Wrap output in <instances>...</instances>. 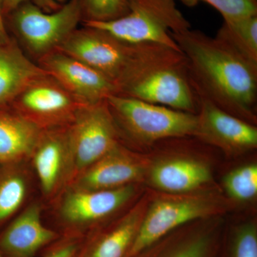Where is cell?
Wrapping results in <instances>:
<instances>
[{
	"mask_svg": "<svg viewBox=\"0 0 257 257\" xmlns=\"http://www.w3.org/2000/svg\"><path fill=\"white\" fill-rule=\"evenodd\" d=\"M170 35L185 56L189 78L199 97L256 124L257 64L200 30L189 28Z\"/></svg>",
	"mask_w": 257,
	"mask_h": 257,
	"instance_id": "1",
	"label": "cell"
},
{
	"mask_svg": "<svg viewBox=\"0 0 257 257\" xmlns=\"http://www.w3.org/2000/svg\"><path fill=\"white\" fill-rule=\"evenodd\" d=\"M115 94L197 114L199 97L181 51L156 44L135 45Z\"/></svg>",
	"mask_w": 257,
	"mask_h": 257,
	"instance_id": "2",
	"label": "cell"
},
{
	"mask_svg": "<svg viewBox=\"0 0 257 257\" xmlns=\"http://www.w3.org/2000/svg\"><path fill=\"white\" fill-rule=\"evenodd\" d=\"M106 101L120 138L124 136L139 146L197 133V114L117 94Z\"/></svg>",
	"mask_w": 257,
	"mask_h": 257,
	"instance_id": "3",
	"label": "cell"
},
{
	"mask_svg": "<svg viewBox=\"0 0 257 257\" xmlns=\"http://www.w3.org/2000/svg\"><path fill=\"white\" fill-rule=\"evenodd\" d=\"M128 45L156 44L179 50L170 32L191 28L175 0H130L127 14L112 21L82 22Z\"/></svg>",
	"mask_w": 257,
	"mask_h": 257,
	"instance_id": "4",
	"label": "cell"
},
{
	"mask_svg": "<svg viewBox=\"0 0 257 257\" xmlns=\"http://www.w3.org/2000/svg\"><path fill=\"white\" fill-rule=\"evenodd\" d=\"M6 17L24 47L38 60L57 50L78 28L83 20L82 0H69L52 13L28 1Z\"/></svg>",
	"mask_w": 257,
	"mask_h": 257,
	"instance_id": "5",
	"label": "cell"
},
{
	"mask_svg": "<svg viewBox=\"0 0 257 257\" xmlns=\"http://www.w3.org/2000/svg\"><path fill=\"white\" fill-rule=\"evenodd\" d=\"M70 161L78 173L119 144V135L106 101L87 104L67 126Z\"/></svg>",
	"mask_w": 257,
	"mask_h": 257,
	"instance_id": "6",
	"label": "cell"
},
{
	"mask_svg": "<svg viewBox=\"0 0 257 257\" xmlns=\"http://www.w3.org/2000/svg\"><path fill=\"white\" fill-rule=\"evenodd\" d=\"M87 104L47 74L29 83L9 106L43 131L68 126Z\"/></svg>",
	"mask_w": 257,
	"mask_h": 257,
	"instance_id": "7",
	"label": "cell"
},
{
	"mask_svg": "<svg viewBox=\"0 0 257 257\" xmlns=\"http://www.w3.org/2000/svg\"><path fill=\"white\" fill-rule=\"evenodd\" d=\"M218 206L203 196L167 198L152 204L143 216L125 257H134L186 223L215 214Z\"/></svg>",
	"mask_w": 257,
	"mask_h": 257,
	"instance_id": "8",
	"label": "cell"
},
{
	"mask_svg": "<svg viewBox=\"0 0 257 257\" xmlns=\"http://www.w3.org/2000/svg\"><path fill=\"white\" fill-rule=\"evenodd\" d=\"M134 47L99 29L83 25L72 32L56 50L95 69L116 87L128 67Z\"/></svg>",
	"mask_w": 257,
	"mask_h": 257,
	"instance_id": "9",
	"label": "cell"
},
{
	"mask_svg": "<svg viewBox=\"0 0 257 257\" xmlns=\"http://www.w3.org/2000/svg\"><path fill=\"white\" fill-rule=\"evenodd\" d=\"M37 64L86 104L105 101L116 92L114 83L103 74L60 51L43 56Z\"/></svg>",
	"mask_w": 257,
	"mask_h": 257,
	"instance_id": "10",
	"label": "cell"
},
{
	"mask_svg": "<svg viewBox=\"0 0 257 257\" xmlns=\"http://www.w3.org/2000/svg\"><path fill=\"white\" fill-rule=\"evenodd\" d=\"M199 124L194 138L230 152H243L257 147L256 124L226 112L199 97Z\"/></svg>",
	"mask_w": 257,
	"mask_h": 257,
	"instance_id": "11",
	"label": "cell"
},
{
	"mask_svg": "<svg viewBox=\"0 0 257 257\" xmlns=\"http://www.w3.org/2000/svg\"><path fill=\"white\" fill-rule=\"evenodd\" d=\"M133 193V187L130 185L102 190H86L74 187L64 197L61 214L69 223L88 224L117 210L132 197Z\"/></svg>",
	"mask_w": 257,
	"mask_h": 257,
	"instance_id": "12",
	"label": "cell"
},
{
	"mask_svg": "<svg viewBox=\"0 0 257 257\" xmlns=\"http://www.w3.org/2000/svg\"><path fill=\"white\" fill-rule=\"evenodd\" d=\"M124 147H115L77 177L75 188L102 190L128 185L143 174V166Z\"/></svg>",
	"mask_w": 257,
	"mask_h": 257,
	"instance_id": "13",
	"label": "cell"
},
{
	"mask_svg": "<svg viewBox=\"0 0 257 257\" xmlns=\"http://www.w3.org/2000/svg\"><path fill=\"white\" fill-rule=\"evenodd\" d=\"M57 236L42 223L39 205L32 204L0 236V251L9 257H32Z\"/></svg>",
	"mask_w": 257,
	"mask_h": 257,
	"instance_id": "14",
	"label": "cell"
},
{
	"mask_svg": "<svg viewBox=\"0 0 257 257\" xmlns=\"http://www.w3.org/2000/svg\"><path fill=\"white\" fill-rule=\"evenodd\" d=\"M31 156L42 190H55L63 175L66 162L70 160L67 126L43 130Z\"/></svg>",
	"mask_w": 257,
	"mask_h": 257,
	"instance_id": "15",
	"label": "cell"
},
{
	"mask_svg": "<svg viewBox=\"0 0 257 257\" xmlns=\"http://www.w3.org/2000/svg\"><path fill=\"white\" fill-rule=\"evenodd\" d=\"M45 74L14 40L0 42V108L9 106L29 83Z\"/></svg>",
	"mask_w": 257,
	"mask_h": 257,
	"instance_id": "16",
	"label": "cell"
},
{
	"mask_svg": "<svg viewBox=\"0 0 257 257\" xmlns=\"http://www.w3.org/2000/svg\"><path fill=\"white\" fill-rule=\"evenodd\" d=\"M6 107L0 108V164L31 156L42 133L14 109Z\"/></svg>",
	"mask_w": 257,
	"mask_h": 257,
	"instance_id": "17",
	"label": "cell"
},
{
	"mask_svg": "<svg viewBox=\"0 0 257 257\" xmlns=\"http://www.w3.org/2000/svg\"><path fill=\"white\" fill-rule=\"evenodd\" d=\"M219 248L214 229H196L164 236L134 257H217Z\"/></svg>",
	"mask_w": 257,
	"mask_h": 257,
	"instance_id": "18",
	"label": "cell"
},
{
	"mask_svg": "<svg viewBox=\"0 0 257 257\" xmlns=\"http://www.w3.org/2000/svg\"><path fill=\"white\" fill-rule=\"evenodd\" d=\"M161 162L152 169L154 185L167 192H190L207 183L211 179L207 166L187 158H173Z\"/></svg>",
	"mask_w": 257,
	"mask_h": 257,
	"instance_id": "19",
	"label": "cell"
},
{
	"mask_svg": "<svg viewBox=\"0 0 257 257\" xmlns=\"http://www.w3.org/2000/svg\"><path fill=\"white\" fill-rule=\"evenodd\" d=\"M215 37L243 58L257 64V15L224 20Z\"/></svg>",
	"mask_w": 257,
	"mask_h": 257,
	"instance_id": "20",
	"label": "cell"
},
{
	"mask_svg": "<svg viewBox=\"0 0 257 257\" xmlns=\"http://www.w3.org/2000/svg\"><path fill=\"white\" fill-rule=\"evenodd\" d=\"M143 218L141 209L130 213L96 243L88 257H125L136 237Z\"/></svg>",
	"mask_w": 257,
	"mask_h": 257,
	"instance_id": "21",
	"label": "cell"
},
{
	"mask_svg": "<svg viewBox=\"0 0 257 257\" xmlns=\"http://www.w3.org/2000/svg\"><path fill=\"white\" fill-rule=\"evenodd\" d=\"M28 186L23 176L10 173L0 179V222L20 209L27 196Z\"/></svg>",
	"mask_w": 257,
	"mask_h": 257,
	"instance_id": "22",
	"label": "cell"
},
{
	"mask_svg": "<svg viewBox=\"0 0 257 257\" xmlns=\"http://www.w3.org/2000/svg\"><path fill=\"white\" fill-rule=\"evenodd\" d=\"M224 185L227 192L234 199L246 201L257 194V167L248 165L239 167L226 175Z\"/></svg>",
	"mask_w": 257,
	"mask_h": 257,
	"instance_id": "23",
	"label": "cell"
},
{
	"mask_svg": "<svg viewBox=\"0 0 257 257\" xmlns=\"http://www.w3.org/2000/svg\"><path fill=\"white\" fill-rule=\"evenodd\" d=\"M83 21H112L127 14L130 0H82Z\"/></svg>",
	"mask_w": 257,
	"mask_h": 257,
	"instance_id": "24",
	"label": "cell"
},
{
	"mask_svg": "<svg viewBox=\"0 0 257 257\" xmlns=\"http://www.w3.org/2000/svg\"><path fill=\"white\" fill-rule=\"evenodd\" d=\"M184 5L194 7L200 2L217 10L223 20L257 15V0H180Z\"/></svg>",
	"mask_w": 257,
	"mask_h": 257,
	"instance_id": "25",
	"label": "cell"
},
{
	"mask_svg": "<svg viewBox=\"0 0 257 257\" xmlns=\"http://www.w3.org/2000/svg\"><path fill=\"white\" fill-rule=\"evenodd\" d=\"M233 257H257V232L254 225L243 226L235 237Z\"/></svg>",
	"mask_w": 257,
	"mask_h": 257,
	"instance_id": "26",
	"label": "cell"
},
{
	"mask_svg": "<svg viewBox=\"0 0 257 257\" xmlns=\"http://www.w3.org/2000/svg\"><path fill=\"white\" fill-rule=\"evenodd\" d=\"M75 243H67L52 250L45 257H74L77 251Z\"/></svg>",
	"mask_w": 257,
	"mask_h": 257,
	"instance_id": "27",
	"label": "cell"
},
{
	"mask_svg": "<svg viewBox=\"0 0 257 257\" xmlns=\"http://www.w3.org/2000/svg\"><path fill=\"white\" fill-rule=\"evenodd\" d=\"M69 0H33L35 3L40 9L46 13H52L57 11L63 7Z\"/></svg>",
	"mask_w": 257,
	"mask_h": 257,
	"instance_id": "28",
	"label": "cell"
},
{
	"mask_svg": "<svg viewBox=\"0 0 257 257\" xmlns=\"http://www.w3.org/2000/svg\"><path fill=\"white\" fill-rule=\"evenodd\" d=\"M28 1L32 2L33 0H3V12L5 18L12 12L14 11L20 5Z\"/></svg>",
	"mask_w": 257,
	"mask_h": 257,
	"instance_id": "29",
	"label": "cell"
},
{
	"mask_svg": "<svg viewBox=\"0 0 257 257\" xmlns=\"http://www.w3.org/2000/svg\"><path fill=\"white\" fill-rule=\"evenodd\" d=\"M3 0H0V42L7 41L10 38L5 25V17L3 12Z\"/></svg>",
	"mask_w": 257,
	"mask_h": 257,
	"instance_id": "30",
	"label": "cell"
},
{
	"mask_svg": "<svg viewBox=\"0 0 257 257\" xmlns=\"http://www.w3.org/2000/svg\"><path fill=\"white\" fill-rule=\"evenodd\" d=\"M0 257H5L3 256V253H2L1 251H0Z\"/></svg>",
	"mask_w": 257,
	"mask_h": 257,
	"instance_id": "31",
	"label": "cell"
}]
</instances>
